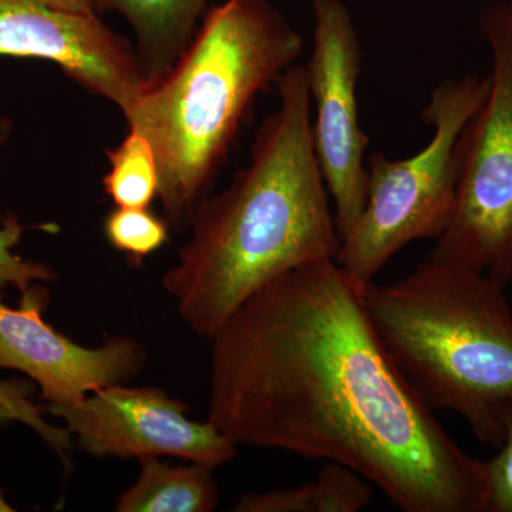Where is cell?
<instances>
[{"label": "cell", "mask_w": 512, "mask_h": 512, "mask_svg": "<svg viewBox=\"0 0 512 512\" xmlns=\"http://www.w3.org/2000/svg\"><path fill=\"white\" fill-rule=\"evenodd\" d=\"M363 286L322 259L254 293L211 339L208 421L237 446L342 464L404 512H485V461L394 365Z\"/></svg>", "instance_id": "1"}, {"label": "cell", "mask_w": 512, "mask_h": 512, "mask_svg": "<svg viewBox=\"0 0 512 512\" xmlns=\"http://www.w3.org/2000/svg\"><path fill=\"white\" fill-rule=\"evenodd\" d=\"M279 104L256 131L248 164L192 212L191 238L163 285L181 318L212 339L264 286L299 266L335 259L340 234L312 137L306 67L286 69Z\"/></svg>", "instance_id": "2"}, {"label": "cell", "mask_w": 512, "mask_h": 512, "mask_svg": "<svg viewBox=\"0 0 512 512\" xmlns=\"http://www.w3.org/2000/svg\"><path fill=\"white\" fill-rule=\"evenodd\" d=\"M302 37L265 0L208 10L190 46L124 114L156 154L171 227H187L208 197L259 93L298 59Z\"/></svg>", "instance_id": "3"}, {"label": "cell", "mask_w": 512, "mask_h": 512, "mask_svg": "<svg viewBox=\"0 0 512 512\" xmlns=\"http://www.w3.org/2000/svg\"><path fill=\"white\" fill-rule=\"evenodd\" d=\"M481 272L426 261L363 286L367 315L404 379L433 412L457 413L481 443H503L512 410V309Z\"/></svg>", "instance_id": "4"}, {"label": "cell", "mask_w": 512, "mask_h": 512, "mask_svg": "<svg viewBox=\"0 0 512 512\" xmlns=\"http://www.w3.org/2000/svg\"><path fill=\"white\" fill-rule=\"evenodd\" d=\"M488 89V76L444 80L421 116L434 128L429 144L403 160L370 156L365 208L335 258L356 284L372 282L410 242L437 239L446 231L456 205L458 138Z\"/></svg>", "instance_id": "5"}, {"label": "cell", "mask_w": 512, "mask_h": 512, "mask_svg": "<svg viewBox=\"0 0 512 512\" xmlns=\"http://www.w3.org/2000/svg\"><path fill=\"white\" fill-rule=\"evenodd\" d=\"M480 28L491 53L487 99L457 144L453 217L427 256L512 281V0L484 10Z\"/></svg>", "instance_id": "6"}, {"label": "cell", "mask_w": 512, "mask_h": 512, "mask_svg": "<svg viewBox=\"0 0 512 512\" xmlns=\"http://www.w3.org/2000/svg\"><path fill=\"white\" fill-rule=\"evenodd\" d=\"M313 15V49L306 66L316 110L313 148L335 204L342 241L366 204L369 138L360 127L357 107L363 52L352 15L342 0H313Z\"/></svg>", "instance_id": "7"}, {"label": "cell", "mask_w": 512, "mask_h": 512, "mask_svg": "<svg viewBox=\"0 0 512 512\" xmlns=\"http://www.w3.org/2000/svg\"><path fill=\"white\" fill-rule=\"evenodd\" d=\"M190 406L158 387L111 384L69 406L47 407L77 446L94 457L170 456L212 468L237 456V444L210 421L190 420Z\"/></svg>", "instance_id": "8"}, {"label": "cell", "mask_w": 512, "mask_h": 512, "mask_svg": "<svg viewBox=\"0 0 512 512\" xmlns=\"http://www.w3.org/2000/svg\"><path fill=\"white\" fill-rule=\"evenodd\" d=\"M0 56L56 63L123 116L147 86L134 46L99 16L50 8L39 0H0Z\"/></svg>", "instance_id": "9"}, {"label": "cell", "mask_w": 512, "mask_h": 512, "mask_svg": "<svg viewBox=\"0 0 512 512\" xmlns=\"http://www.w3.org/2000/svg\"><path fill=\"white\" fill-rule=\"evenodd\" d=\"M50 296L35 284L9 308L0 293V369L18 370L39 386L47 407L69 406L111 384L127 383L144 369L146 349L130 336H110L86 348L43 318Z\"/></svg>", "instance_id": "10"}, {"label": "cell", "mask_w": 512, "mask_h": 512, "mask_svg": "<svg viewBox=\"0 0 512 512\" xmlns=\"http://www.w3.org/2000/svg\"><path fill=\"white\" fill-rule=\"evenodd\" d=\"M208 0H96L126 19L147 84L163 77L190 46Z\"/></svg>", "instance_id": "11"}, {"label": "cell", "mask_w": 512, "mask_h": 512, "mask_svg": "<svg viewBox=\"0 0 512 512\" xmlns=\"http://www.w3.org/2000/svg\"><path fill=\"white\" fill-rule=\"evenodd\" d=\"M140 477L120 495L119 512H211L220 504L212 468L192 463L170 466L158 457L141 458Z\"/></svg>", "instance_id": "12"}, {"label": "cell", "mask_w": 512, "mask_h": 512, "mask_svg": "<svg viewBox=\"0 0 512 512\" xmlns=\"http://www.w3.org/2000/svg\"><path fill=\"white\" fill-rule=\"evenodd\" d=\"M372 484L342 466L326 463L318 477L301 487L245 494L239 498L238 512H359L372 503Z\"/></svg>", "instance_id": "13"}, {"label": "cell", "mask_w": 512, "mask_h": 512, "mask_svg": "<svg viewBox=\"0 0 512 512\" xmlns=\"http://www.w3.org/2000/svg\"><path fill=\"white\" fill-rule=\"evenodd\" d=\"M109 171L103 188L116 207L148 208L158 198L160 173L146 137L128 128L119 146L107 150Z\"/></svg>", "instance_id": "14"}, {"label": "cell", "mask_w": 512, "mask_h": 512, "mask_svg": "<svg viewBox=\"0 0 512 512\" xmlns=\"http://www.w3.org/2000/svg\"><path fill=\"white\" fill-rule=\"evenodd\" d=\"M104 235L111 247L127 256L133 266L160 251L170 241V222L148 208L116 207L104 220Z\"/></svg>", "instance_id": "15"}, {"label": "cell", "mask_w": 512, "mask_h": 512, "mask_svg": "<svg viewBox=\"0 0 512 512\" xmlns=\"http://www.w3.org/2000/svg\"><path fill=\"white\" fill-rule=\"evenodd\" d=\"M32 386L22 380H0V427L22 423L39 434L57 454L66 457L73 448L67 429L53 426L43 416V407L30 399Z\"/></svg>", "instance_id": "16"}, {"label": "cell", "mask_w": 512, "mask_h": 512, "mask_svg": "<svg viewBox=\"0 0 512 512\" xmlns=\"http://www.w3.org/2000/svg\"><path fill=\"white\" fill-rule=\"evenodd\" d=\"M9 124L0 120V146L8 137ZM25 225L18 217L8 214L0 227V288L13 286L20 292L28 291L36 282L57 281V274L49 265L28 261L13 252L25 232Z\"/></svg>", "instance_id": "17"}, {"label": "cell", "mask_w": 512, "mask_h": 512, "mask_svg": "<svg viewBox=\"0 0 512 512\" xmlns=\"http://www.w3.org/2000/svg\"><path fill=\"white\" fill-rule=\"evenodd\" d=\"M487 466V507L485 512H512V410L504 420L503 443Z\"/></svg>", "instance_id": "18"}, {"label": "cell", "mask_w": 512, "mask_h": 512, "mask_svg": "<svg viewBox=\"0 0 512 512\" xmlns=\"http://www.w3.org/2000/svg\"><path fill=\"white\" fill-rule=\"evenodd\" d=\"M50 8L66 10V12L97 15L96 0H39Z\"/></svg>", "instance_id": "19"}, {"label": "cell", "mask_w": 512, "mask_h": 512, "mask_svg": "<svg viewBox=\"0 0 512 512\" xmlns=\"http://www.w3.org/2000/svg\"><path fill=\"white\" fill-rule=\"evenodd\" d=\"M15 511L12 507H10V504L8 501L5 500V495H3V491L0 490V512H10Z\"/></svg>", "instance_id": "20"}]
</instances>
